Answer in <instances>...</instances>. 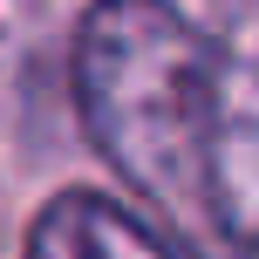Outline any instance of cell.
Returning a JSON list of instances; mask_svg holds the SVG:
<instances>
[{
	"label": "cell",
	"mask_w": 259,
	"mask_h": 259,
	"mask_svg": "<svg viewBox=\"0 0 259 259\" xmlns=\"http://www.w3.org/2000/svg\"><path fill=\"white\" fill-rule=\"evenodd\" d=\"M211 41L170 0H96L75 27V109L89 143L164 211L198 205Z\"/></svg>",
	"instance_id": "6da1fadb"
},
{
	"label": "cell",
	"mask_w": 259,
	"mask_h": 259,
	"mask_svg": "<svg viewBox=\"0 0 259 259\" xmlns=\"http://www.w3.org/2000/svg\"><path fill=\"white\" fill-rule=\"evenodd\" d=\"M198 211L225 232L239 259H259V0H246L211 41Z\"/></svg>",
	"instance_id": "7a4b0ae2"
},
{
	"label": "cell",
	"mask_w": 259,
	"mask_h": 259,
	"mask_svg": "<svg viewBox=\"0 0 259 259\" xmlns=\"http://www.w3.org/2000/svg\"><path fill=\"white\" fill-rule=\"evenodd\" d=\"M21 259H198V252L184 239H170L164 225H150L143 211H130L123 198L75 184L41 205Z\"/></svg>",
	"instance_id": "3957f363"
}]
</instances>
